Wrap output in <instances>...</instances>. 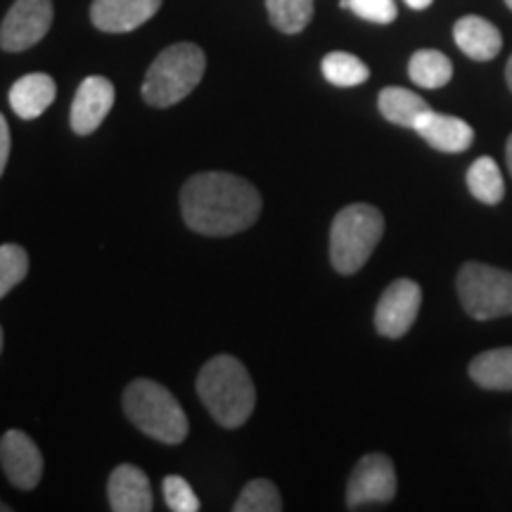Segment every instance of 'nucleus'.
I'll return each mask as SVG.
<instances>
[{
  "label": "nucleus",
  "mask_w": 512,
  "mask_h": 512,
  "mask_svg": "<svg viewBox=\"0 0 512 512\" xmlns=\"http://www.w3.org/2000/svg\"><path fill=\"white\" fill-rule=\"evenodd\" d=\"M207 55L195 43H174L152 62L143 81V98L152 107H174L200 86Z\"/></svg>",
  "instance_id": "20e7f679"
},
{
  "label": "nucleus",
  "mask_w": 512,
  "mask_h": 512,
  "mask_svg": "<svg viewBox=\"0 0 512 512\" xmlns=\"http://www.w3.org/2000/svg\"><path fill=\"white\" fill-rule=\"evenodd\" d=\"M422 290L415 280L399 278L384 290L375 309V328L382 337L399 339L413 328L420 313Z\"/></svg>",
  "instance_id": "1a4fd4ad"
},
{
  "label": "nucleus",
  "mask_w": 512,
  "mask_h": 512,
  "mask_svg": "<svg viewBox=\"0 0 512 512\" xmlns=\"http://www.w3.org/2000/svg\"><path fill=\"white\" fill-rule=\"evenodd\" d=\"M29 273V254L19 245L0 247V299L17 287Z\"/></svg>",
  "instance_id": "b1692460"
},
{
  "label": "nucleus",
  "mask_w": 512,
  "mask_h": 512,
  "mask_svg": "<svg viewBox=\"0 0 512 512\" xmlns=\"http://www.w3.org/2000/svg\"><path fill=\"white\" fill-rule=\"evenodd\" d=\"M377 107H380L382 117L387 119L389 124H396L403 128H415L422 114L432 110V107L427 105L418 93L408 91V88H399V86L384 88L380 98H377Z\"/></svg>",
  "instance_id": "a211bd4d"
},
{
  "label": "nucleus",
  "mask_w": 512,
  "mask_h": 512,
  "mask_svg": "<svg viewBox=\"0 0 512 512\" xmlns=\"http://www.w3.org/2000/svg\"><path fill=\"white\" fill-rule=\"evenodd\" d=\"M403 3H406L411 10H427L434 0H403Z\"/></svg>",
  "instance_id": "cd10ccee"
},
{
  "label": "nucleus",
  "mask_w": 512,
  "mask_h": 512,
  "mask_svg": "<svg viewBox=\"0 0 512 512\" xmlns=\"http://www.w3.org/2000/svg\"><path fill=\"white\" fill-rule=\"evenodd\" d=\"M128 420L147 437L176 446L188 437V415L176 396L152 380H133L124 392Z\"/></svg>",
  "instance_id": "7ed1b4c3"
},
{
  "label": "nucleus",
  "mask_w": 512,
  "mask_h": 512,
  "mask_svg": "<svg viewBox=\"0 0 512 512\" xmlns=\"http://www.w3.org/2000/svg\"><path fill=\"white\" fill-rule=\"evenodd\" d=\"M467 190L472 192L475 200L484 204H498L503 200L505 181L496 159L479 157L477 162H472L470 169H467Z\"/></svg>",
  "instance_id": "aec40b11"
},
{
  "label": "nucleus",
  "mask_w": 512,
  "mask_h": 512,
  "mask_svg": "<svg viewBox=\"0 0 512 512\" xmlns=\"http://www.w3.org/2000/svg\"><path fill=\"white\" fill-rule=\"evenodd\" d=\"M0 351H3V328H0Z\"/></svg>",
  "instance_id": "7c9ffc66"
},
{
  "label": "nucleus",
  "mask_w": 512,
  "mask_h": 512,
  "mask_svg": "<svg viewBox=\"0 0 512 512\" xmlns=\"http://www.w3.org/2000/svg\"><path fill=\"white\" fill-rule=\"evenodd\" d=\"M413 131L427 145L439 152H446V155H458V152L470 150V145L475 143V128L467 124L465 119L434 110L422 114Z\"/></svg>",
  "instance_id": "ddd939ff"
},
{
  "label": "nucleus",
  "mask_w": 512,
  "mask_h": 512,
  "mask_svg": "<svg viewBox=\"0 0 512 512\" xmlns=\"http://www.w3.org/2000/svg\"><path fill=\"white\" fill-rule=\"evenodd\" d=\"M268 19L283 34H302L313 17V0H266Z\"/></svg>",
  "instance_id": "4be33fe9"
},
{
  "label": "nucleus",
  "mask_w": 512,
  "mask_h": 512,
  "mask_svg": "<svg viewBox=\"0 0 512 512\" xmlns=\"http://www.w3.org/2000/svg\"><path fill=\"white\" fill-rule=\"evenodd\" d=\"M57 86L48 74H27L10 88V107L19 119H38L55 102Z\"/></svg>",
  "instance_id": "dca6fc26"
},
{
  "label": "nucleus",
  "mask_w": 512,
  "mask_h": 512,
  "mask_svg": "<svg viewBox=\"0 0 512 512\" xmlns=\"http://www.w3.org/2000/svg\"><path fill=\"white\" fill-rule=\"evenodd\" d=\"M320 69H323L325 81L332 83V86H339V88L361 86V83H366L370 76L368 64L363 62L361 57H356L351 53H342V50L325 55L323 62H320Z\"/></svg>",
  "instance_id": "412c9836"
},
{
  "label": "nucleus",
  "mask_w": 512,
  "mask_h": 512,
  "mask_svg": "<svg viewBox=\"0 0 512 512\" xmlns=\"http://www.w3.org/2000/svg\"><path fill=\"white\" fill-rule=\"evenodd\" d=\"M8 159H10V126L3 114H0V176H3L5 166H8Z\"/></svg>",
  "instance_id": "bb28decb"
},
{
  "label": "nucleus",
  "mask_w": 512,
  "mask_h": 512,
  "mask_svg": "<svg viewBox=\"0 0 512 512\" xmlns=\"http://www.w3.org/2000/svg\"><path fill=\"white\" fill-rule=\"evenodd\" d=\"M107 496H110V508L114 512H150L155 508L150 479L136 465H119L112 472Z\"/></svg>",
  "instance_id": "4468645a"
},
{
  "label": "nucleus",
  "mask_w": 512,
  "mask_h": 512,
  "mask_svg": "<svg viewBox=\"0 0 512 512\" xmlns=\"http://www.w3.org/2000/svg\"><path fill=\"white\" fill-rule=\"evenodd\" d=\"M456 46L475 62H491L503 48V36L496 24L479 15L460 17L453 27Z\"/></svg>",
  "instance_id": "2eb2a0df"
},
{
  "label": "nucleus",
  "mask_w": 512,
  "mask_h": 512,
  "mask_svg": "<svg viewBox=\"0 0 512 512\" xmlns=\"http://www.w3.org/2000/svg\"><path fill=\"white\" fill-rule=\"evenodd\" d=\"M396 496L394 463L382 453H370L358 460L347 486V508L361 510L368 505L389 503Z\"/></svg>",
  "instance_id": "6e6552de"
},
{
  "label": "nucleus",
  "mask_w": 512,
  "mask_h": 512,
  "mask_svg": "<svg viewBox=\"0 0 512 512\" xmlns=\"http://www.w3.org/2000/svg\"><path fill=\"white\" fill-rule=\"evenodd\" d=\"M342 8H349L356 17L373 24H392L399 17L394 0H342Z\"/></svg>",
  "instance_id": "393cba45"
},
{
  "label": "nucleus",
  "mask_w": 512,
  "mask_h": 512,
  "mask_svg": "<svg viewBox=\"0 0 512 512\" xmlns=\"http://www.w3.org/2000/svg\"><path fill=\"white\" fill-rule=\"evenodd\" d=\"M162 8V0H93L91 19L107 34H126L150 22Z\"/></svg>",
  "instance_id": "f8f14e48"
},
{
  "label": "nucleus",
  "mask_w": 512,
  "mask_h": 512,
  "mask_svg": "<svg viewBox=\"0 0 512 512\" xmlns=\"http://www.w3.org/2000/svg\"><path fill=\"white\" fill-rule=\"evenodd\" d=\"M470 377L482 389L512 392V347H498L479 354L470 363Z\"/></svg>",
  "instance_id": "f3484780"
},
{
  "label": "nucleus",
  "mask_w": 512,
  "mask_h": 512,
  "mask_svg": "<svg viewBox=\"0 0 512 512\" xmlns=\"http://www.w3.org/2000/svg\"><path fill=\"white\" fill-rule=\"evenodd\" d=\"M460 304L475 320L512 316V273L486 264H465L456 278Z\"/></svg>",
  "instance_id": "423d86ee"
},
{
  "label": "nucleus",
  "mask_w": 512,
  "mask_h": 512,
  "mask_svg": "<svg viewBox=\"0 0 512 512\" xmlns=\"http://www.w3.org/2000/svg\"><path fill=\"white\" fill-rule=\"evenodd\" d=\"M505 5H508V8L512 10V0H505Z\"/></svg>",
  "instance_id": "2f4dec72"
},
{
  "label": "nucleus",
  "mask_w": 512,
  "mask_h": 512,
  "mask_svg": "<svg viewBox=\"0 0 512 512\" xmlns=\"http://www.w3.org/2000/svg\"><path fill=\"white\" fill-rule=\"evenodd\" d=\"M197 394L211 418L221 427L235 430L242 427L254 413L256 389L247 368L238 358L221 354L214 356L197 375Z\"/></svg>",
  "instance_id": "f03ea898"
},
{
  "label": "nucleus",
  "mask_w": 512,
  "mask_h": 512,
  "mask_svg": "<svg viewBox=\"0 0 512 512\" xmlns=\"http://www.w3.org/2000/svg\"><path fill=\"white\" fill-rule=\"evenodd\" d=\"M384 233V216L370 204H351L335 216L330 228V261L342 275H354L368 264Z\"/></svg>",
  "instance_id": "39448f33"
},
{
  "label": "nucleus",
  "mask_w": 512,
  "mask_h": 512,
  "mask_svg": "<svg viewBox=\"0 0 512 512\" xmlns=\"http://www.w3.org/2000/svg\"><path fill=\"white\" fill-rule=\"evenodd\" d=\"M505 81H508V86H510V91H512V55H510L508 64H505Z\"/></svg>",
  "instance_id": "c756f323"
},
{
  "label": "nucleus",
  "mask_w": 512,
  "mask_h": 512,
  "mask_svg": "<svg viewBox=\"0 0 512 512\" xmlns=\"http://www.w3.org/2000/svg\"><path fill=\"white\" fill-rule=\"evenodd\" d=\"M505 162H508L510 176H512V136L508 138V145H505Z\"/></svg>",
  "instance_id": "c85d7f7f"
},
{
  "label": "nucleus",
  "mask_w": 512,
  "mask_h": 512,
  "mask_svg": "<svg viewBox=\"0 0 512 512\" xmlns=\"http://www.w3.org/2000/svg\"><path fill=\"white\" fill-rule=\"evenodd\" d=\"M114 105V86L105 76H88L81 81L79 91L74 95L69 124L76 136H91L98 131L102 121L110 114Z\"/></svg>",
  "instance_id": "9b49d317"
},
{
  "label": "nucleus",
  "mask_w": 512,
  "mask_h": 512,
  "mask_svg": "<svg viewBox=\"0 0 512 512\" xmlns=\"http://www.w3.org/2000/svg\"><path fill=\"white\" fill-rule=\"evenodd\" d=\"M0 465L12 486L22 491L36 489L43 477V456L29 434L10 430L0 439Z\"/></svg>",
  "instance_id": "9d476101"
},
{
  "label": "nucleus",
  "mask_w": 512,
  "mask_h": 512,
  "mask_svg": "<svg viewBox=\"0 0 512 512\" xmlns=\"http://www.w3.org/2000/svg\"><path fill=\"white\" fill-rule=\"evenodd\" d=\"M166 505L174 512H197L200 510V498H197L192 486L183 477L169 475L162 484Z\"/></svg>",
  "instance_id": "a878e982"
},
{
  "label": "nucleus",
  "mask_w": 512,
  "mask_h": 512,
  "mask_svg": "<svg viewBox=\"0 0 512 512\" xmlns=\"http://www.w3.org/2000/svg\"><path fill=\"white\" fill-rule=\"evenodd\" d=\"M181 211L195 233L226 238L259 221L261 195L245 178L211 171L192 176L183 185Z\"/></svg>",
  "instance_id": "f257e3e1"
},
{
  "label": "nucleus",
  "mask_w": 512,
  "mask_h": 512,
  "mask_svg": "<svg viewBox=\"0 0 512 512\" xmlns=\"http://www.w3.org/2000/svg\"><path fill=\"white\" fill-rule=\"evenodd\" d=\"M235 512H280L283 510V498L268 479H252L233 505Z\"/></svg>",
  "instance_id": "5701e85b"
},
{
  "label": "nucleus",
  "mask_w": 512,
  "mask_h": 512,
  "mask_svg": "<svg viewBox=\"0 0 512 512\" xmlns=\"http://www.w3.org/2000/svg\"><path fill=\"white\" fill-rule=\"evenodd\" d=\"M53 24V0H15L0 24V48L22 53L41 43Z\"/></svg>",
  "instance_id": "0eeeda50"
},
{
  "label": "nucleus",
  "mask_w": 512,
  "mask_h": 512,
  "mask_svg": "<svg viewBox=\"0 0 512 512\" xmlns=\"http://www.w3.org/2000/svg\"><path fill=\"white\" fill-rule=\"evenodd\" d=\"M0 510H8V508H5V505H0Z\"/></svg>",
  "instance_id": "473e14b6"
},
{
  "label": "nucleus",
  "mask_w": 512,
  "mask_h": 512,
  "mask_svg": "<svg viewBox=\"0 0 512 512\" xmlns=\"http://www.w3.org/2000/svg\"><path fill=\"white\" fill-rule=\"evenodd\" d=\"M408 76L420 88H444L453 79V62L439 50H418L408 62Z\"/></svg>",
  "instance_id": "6ab92c4d"
}]
</instances>
